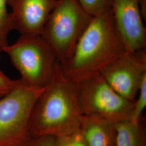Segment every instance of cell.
I'll list each match as a JSON object with an SVG mask.
<instances>
[{
    "mask_svg": "<svg viewBox=\"0 0 146 146\" xmlns=\"http://www.w3.org/2000/svg\"><path fill=\"white\" fill-rule=\"evenodd\" d=\"M101 75L117 94L134 102L146 76V50L126 52L110 63Z\"/></svg>",
    "mask_w": 146,
    "mask_h": 146,
    "instance_id": "52a82bcc",
    "label": "cell"
},
{
    "mask_svg": "<svg viewBox=\"0 0 146 146\" xmlns=\"http://www.w3.org/2000/svg\"><path fill=\"white\" fill-rule=\"evenodd\" d=\"M44 88L28 86L19 78L14 87L0 98V146L29 145L33 140L30 129L32 110Z\"/></svg>",
    "mask_w": 146,
    "mask_h": 146,
    "instance_id": "277c9868",
    "label": "cell"
},
{
    "mask_svg": "<svg viewBox=\"0 0 146 146\" xmlns=\"http://www.w3.org/2000/svg\"><path fill=\"white\" fill-rule=\"evenodd\" d=\"M84 11L94 17L110 11L113 0H77Z\"/></svg>",
    "mask_w": 146,
    "mask_h": 146,
    "instance_id": "4fadbf2b",
    "label": "cell"
},
{
    "mask_svg": "<svg viewBox=\"0 0 146 146\" xmlns=\"http://www.w3.org/2000/svg\"><path fill=\"white\" fill-rule=\"evenodd\" d=\"M137 95L139 96L134 101V108L130 119L131 122L135 124L142 121V114L146 107V76L142 81Z\"/></svg>",
    "mask_w": 146,
    "mask_h": 146,
    "instance_id": "5bb4252c",
    "label": "cell"
},
{
    "mask_svg": "<svg viewBox=\"0 0 146 146\" xmlns=\"http://www.w3.org/2000/svg\"><path fill=\"white\" fill-rule=\"evenodd\" d=\"M17 80L10 78L0 68V98L9 93L14 87Z\"/></svg>",
    "mask_w": 146,
    "mask_h": 146,
    "instance_id": "9a60e30c",
    "label": "cell"
},
{
    "mask_svg": "<svg viewBox=\"0 0 146 146\" xmlns=\"http://www.w3.org/2000/svg\"><path fill=\"white\" fill-rule=\"evenodd\" d=\"M92 18L77 0H57L41 35L52 48L59 62L70 55Z\"/></svg>",
    "mask_w": 146,
    "mask_h": 146,
    "instance_id": "5b68a950",
    "label": "cell"
},
{
    "mask_svg": "<svg viewBox=\"0 0 146 146\" xmlns=\"http://www.w3.org/2000/svg\"><path fill=\"white\" fill-rule=\"evenodd\" d=\"M80 131L87 146H115V123L108 120L84 115Z\"/></svg>",
    "mask_w": 146,
    "mask_h": 146,
    "instance_id": "30bf717a",
    "label": "cell"
},
{
    "mask_svg": "<svg viewBox=\"0 0 146 146\" xmlns=\"http://www.w3.org/2000/svg\"><path fill=\"white\" fill-rule=\"evenodd\" d=\"M7 0H0V55L8 43V36L14 31L11 13L7 9Z\"/></svg>",
    "mask_w": 146,
    "mask_h": 146,
    "instance_id": "7c38bea8",
    "label": "cell"
},
{
    "mask_svg": "<svg viewBox=\"0 0 146 146\" xmlns=\"http://www.w3.org/2000/svg\"><path fill=\"white\" fill-rule=\"evenodd\" d=\"M126 52L110 10L93 17L70 55L60 63V68L64 76L76 85L101 75Z\"/></svg>",
    "mask_w": 146,
    "mask_h": 146,
    "instance_id": "6da1fadb",
    "label": "cell"
},
{
    "mask_svg": "<svg viewBox=\"0 0 146 146\" xmlns=\"http://www.w3.org/2000/svg\"><path fill=\"white\" fill-rule=\"evenodd\" d=\"M115 146H145L146 132L142 121L134 123L130 120L115 123Z\"/></svg>",
    "mask_w": 146,
    "mask_h": 146,
    "instance_id": "8fae6325",
    "label": "cell"
},
{
    "mask_svg": "<svg viewBox=\"0 0 146 146\" xmlns=\"http://www.w3.org/2000/svg\"><path fill=\"white\" fill-rule=\"evenodd\" d=\"M56 139L54 136H41L33 139L28 146H55Z\"/></svg>",
    "mask_w": 146,
    "mask_h": 146,
    "instance_id": "2e32d148",
    "label": "cell"
},
{
    "mask_svg": "<svg viewBox=\"0 0 146 146\" xmlns=\"http://www.w3.org/2000/svg\"><path fill=\"white\" fill-rule=\"evenodd\" d=\"M55 146H70L69 136L56 137Z\"/></svg>",
    "mask_w": 146,
    "mask_h": 146,
    "instance_id": "ac0fdd59",
    "label": "cell"
},
{
    "mask_svg": "<svg viewBox=\"0 0 146 146\" xmlns=\"http://www.w3.org/2000/svg\"><path fill=\"white\" fill-rule=\"evenodd\" d=\"M85 115H95L114 123L130 120L134 102L117 94L101 75L76 85Z\"/></svg>",
    "mask_w": 146,
    "mask_h": 146,
    "instance_id": "8992f818",
    "label": "cell"
},
{
    "mask_svg": "<svg viewBox=\"0 0 146 146\" xmlns=\"http://www.w3.org/2000/svg\"><path fill=\"white\" fill-rule=\"evenodd\" d=\"M70 146H87L84 140L80 129L69 136Z\"/></svg>",
    "mask_w": 146,
    "mask_h": 146,
    "instance_id": "e0dca14e",
    "label": "cell"
},
{
    "mask_svg": "<svg viewBox=\"0 0 146 146\" xmlns=\"http://www.w3.org/2000/svg\"><path fill=\"white\" fill-rule=\"evenodd\" d=\"M111 10L127 52L146 50V29L139 0H113Z\"/></svg>",
    "mask_w": 146,
    "mask_h": 146,
    "instance_id": "ba28073f",
    "label": "cell"
},
{
    "mask_svg": "<svg viewBox=\"0 0 146 146\" xmlns=\"http://www.w3.org/2000/svg\"><path fill=\"white\" fill-rule=\"evenodd\" d=\"M3 52L28 86L44 88L50 83L59 62L52 48L41 35H20L6 46Z\"/></svg>",
    "mask_w": 146,
    "mask_h": 146,
    "instance_id": "3957f363",
    "label": "cell"
},
{
    "mask_svg": "<svg viewBox=\"0 0 146 146\" xmlns=\"http://www.w3.org/2000/svg\"><path fill=\"white\" fill-rule=\"evenodd\" d=\"M84 116L76 86L64 76L58 62L51 81L34 106L31 136H69L80 129Z\"/></svg>",
    "mask_w": 146,
    "mask_h": 146,
    "instance_id": "7a4b0ae2",
    "label": "cell"
},
{
    "mask_svg": "<svg viewBox=\"0 0 146 146\" xmlns=\"http://www.w3.org/2000/svg\"></svg>",
    "mask_w": 146,
    "mask_h": 146,
    "instance_id": "d6986e66",
    "label": "cell"
},
{
    "mask_svg": "<svg viewBox=\"0 0 146 146\" xmlns=\"http://www.w3.org/2000/svg\"><path fill=\"white\" fill-rule=\"evenodd\" d=\"M57 0H7L14 30L20 35H41Z\"/></svg>",
    "mask_w": 146,
    "mask_h": 146,
    "instance_id": "9c48e42d",
    "label": "cell"
}]
</instances>
